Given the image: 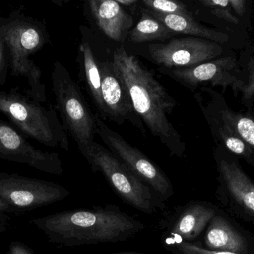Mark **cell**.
Wrapping results in <instances>:
<instances>
[{"instance_id": "obj_15", "label": "cell", "mask_w": 254, "mask_h": 254, "mask_svg": "<svg viewBox=\"0 0 254 254\" xmlns=\"http://www.w3.org/2000/svg\"><path fill=\"white\" fill-rule=\"evenodd\" d=\"M205 249L219 252L248 254L246 239L236 231L228 221L220 216H215L210 221L204 236Z\"/></svg>"}, {"instance_id": "obj_31", "label": "cell", "mask_w": 254, "mask_h": 254, "mask_svg": "<svg viewBox=\"0 0 254 254\" xmlns=\"http://www.w3.org/2000/svg\"><path fill=\"white\" fill-rule=\"evenodd\" d=\"M119 4L125 7H131L139 2L138 0H116Z\"/></svg>"}, {"instance_id": "obj_8", "label": "cell", "mask_w": 254, "mask_h": 254, "mask_svg": "<svg viewBox=\"0 0 254 254\" xmlns=\"http://www.w3.org/2000/svg\"><path fill=\"white\" fill-rule=\"evenodd\" d=\"M70 192L53 182L0 173V197L18 214L63 201Z\"/></svg>"}, {"instance_id": "obj_13", "label": "cell", "mask_w": 254, "mask_h": 254, "mask_svg": "<svg viewBox=\"0 0 254 254\" xmlns=\"http://www.w3.org/2000/svg\"><path fill=\"white\" fill-rule=\"evenodd\" d=\"M101 79V94L107 119L122 125H132L145 134L144 124L134 110L126 85L118 73L113 61H98Z\"/></svg>"}, {"instance_id": "obj_3", "label": "cell", "mask_w": 254, "mask_h": 254, "mask_svg": "<svg viewBox=\"0 0 254 254\" xmlns=\"http://www.w3.org/2000/svg\"><path fill=\"white\" fill-rule=\"evenodd\" d=\"M1 32L10 52V74L27 79L29 89L23 91L25 95L38 102H46L41 70L29 58L50 40L46 24L20 10H13L7 17H3Z\"/></svg>"}, {"instance_id": "obj_24", "label": "cell", "mask_w": 254, "mask_h": 254, "mask_svg": "<svg viewBox=\"0 0 254 254\" xmlns=\"http://www.w3.org/2000/svg\"><path fill=\"white\" fill-rule=\"evenodd\" d=\"M163 246L171 254H239L232 252L210 250L197 243H180Z\"/></svg>"}, {"instance_id": "obj_32", "label": "cell", "mask_w": 254, "mask_h": 254, "mask_svg": "<svg viewBox=\"0 0 254 254\" xmlns=\"http://www.w3.org/2000/svg\"><path fill=\"white\" fill-rule=\"evenodd\" d=\"M110 254H149L146 253H140V252H117V253H113Z\"/></svg>"}, {"instance_id": "obj_11", "label": "cell", "mask_w": 254, "mask_h": 254, "mask_svg": "<svg viewBox=\"0 0 254 254\" xmlns=\"http://www.w3.org/2000/svg\"><path fill=\"white\" fill-rule=\"evenodd\" d=\"M160 70L192 90L200 85L208 83L224 89L231 87L237 94L244 82L239 76L237 60L233 56L218 58L188 68H161Z\"/></svg>"}, {"instance_id": "obj_26", "label": "cell", "mask_w": 254, "mask_h": 254, "mask_svg": "<svg viewBox=\"0 0 254 254\" xmlns=\"http://www.w3.org/2000/svg\"><path fill=\"white\" fill-rule=\"evenodd\" d=\"M3 16L0 12V86L5 85L10 69V52L5 39L1 32Z\"/></svg>"}, {"instance_id": "obj_1", "label": "cell", "mask_w": 254, "mask_h": 254, "mask_svg": "<svg viewBox=\"0 0 254 254\" xmlns=\"http://www.w3.org/2000/svg\"><path fill=\"white\" fill-rule=\"evenodd\" d=\"M29 222L44 233L49 243L68 248L123 243L146 228L115 204L64 210Z\"/></svg>"}, {"instance_id": "obj_30", "label": "cell", "mask_w": 254, "mask_h": 254, "mask_svg": "<svg viewBox=\"0 0 254 254\" xmlns=\"http://www.w3.org/2000/svg\"><path fill=\"white\" fill-rule=\"evenodd\" d=\"M0 213L7 214H18L17 212L11 206L9 205L4 200L0 197Z\"/></svg>"}, {"instance_id": "obj_25", "label": "cell", "mask_w": 254, "mask_h": 254, "mask_svg": "<svg viewBox=\"0 0 254 254\" xmlns=\"http://www.w3.org/2000/svg\"><path fill=\"white\" fill-rule=\"evenodd\" d=\"M248 78L244 81L240 92L242 94V103L248 109L252 108L254 101V58L251 57L247 65Z\"/></svg>"}, {"instance_id": "obj_7", "label": "cell", "mask_w": 254, "mask_h": 254, "mask_svg": "<svg viewBox=\"0 0 254 254\" xmlns=\"http://www.w3.org/2000/svg\"><path fill=\"white\" fill-rule=\"evenodd\" d=\"M96 134L109 150L127 166L134 176L151 188L163 201L174 195L171 180L158 164L149 159L141 151L127 142L96 115Z\"/></svg>"}, {"instance_id": "obj_23", "label": "cell", "mask_w": 254, "mask_h": 254, "mask_svg": "<svg viewBox=\"0 0 254 254\" xmlns=\"http://www.w3.org/2000/svg\"><path fill=\"white\" fill-rule=\"evenodd\" d=\"M200 3L210 9V13L216 17L231 23H239L238 18L233 13L230 0H202Z\"/></svg>"}, {"instance_id": "obj_28", "label": "cell", "mask_w": 254, "mask_h": 254, "mask_svg": "<svg viewBox=\"0 0 254 254\" xmlns=\"http://www.w3.org/2000/svg\"><path fill=\"white\" fill-rule=\"evenodd\" d=\"M231 9L238 16H242L246 13V0H230Z\"/></svg>"}, {"instance_id": "obj_29", "label": "cell", "mask_w": 254, "mask_h": 254, "mask_svg": "<svg viewBox=\"0 0 254 254\" xmlns=\"http://www.w3.org/2000/svg\"><path fill=\"white\" fill-rule=\"evenodd\" d=\"M10 218V214L0 213V235L7 231Z\"/></svg>"}, {"instance_id": "obj_19", "label": "cell", "mask_w": 254, "mask_h": 254, "mask_svg": "<svg viewBox=\"0 0 254 254\" xmlns=\"http://www.w3.org/2000/svg\"><path fill=\"white\" fill-rule=\"evenodd\" d=\"M174 35L175 33L155 19L144 7L141 8L140 21L129 32L130 40L134 43L165 40Z\"/></svg>"}, {"instance_id": "obj_22", "label": "cell", "mask_w": 254, "mask_h": 254, "mask_svg": "<svg viewBox=\"0 0 254 254\" xmlns=\"http://www.w3.org/2000/svg\"><path fill=\"white\" fill-rule=\"evenodd\" d=\"M217 125L219 137L231 152L246 158L252 155L253 152L252 148L231 127L222 122Z\"/></svg>"}, {"instance_id": "obj_4", "label": "cell", "mask_w": 254, "mask_h": 254, "mask_svg": "<svg viewBox=\"0 0 254 254\" xmlns=\"http://www.w3.org/2000/svg\"><path fill=\"white\" fill-rule=\"evenodd\" d=\"M0 112L21 133L48 147L68 152L69 140L56 110L22 94L17 87L0 92Z\"/></svg>"}, {"instance_id": "obj_12", "label": "cell", "mask_w": 254, "mask_h": 254, "mask_svg": "<svg viewBox=\"0 0 254 254\" xmlns=\"http://www.w3.org/2000/svg\"><path fill=\"white\" fill-rule=\"evenodd\" d=\"M0 159L27 164L39 171L54 175L64 173L62 161L57 152L36 149L26 137L9 122L0 119Z\"/></svg>"}, {"instance_id": "obj_18", "label": "cell", "mask_w": 254, "mask_h": 254, "mask_svg": "<svg viewBox=\"0 0 254 254\" xmlns=\"http://www.w3.org/2000/svg\"><path fill=\"white\" fill-rule=\"evenodd\" d=\"M83 62V73L89 93L96 106L99 116L104 120L107 119L102 94H101V79L98 61L94 55L93 50L87 42H83L79 47Z\"/></svg>"}, {"instance_id": "obj_2", "label": "cell", "mask_w": 254, "mask_h": 254, "mask_svg": "<svg viewBox=\"0 0 254 254\" xmlns=\"http://www.w3.org/2000/svg\"><path fill=\"white\" fill-rule=\"evenodd\" d=\"M126 85L133 107L151 134L168 149L170 156L182 158L186 144L170 121L176 101L148 70L125 47L113 52V60Z\"/></svg>"}, {"instance_id": "obj_21", "label": "cell", "mask_w": 254, "mask_h": 254, "mask_svg": "<svg viewBox=\"0 0 254 254\" xmlns=\"http://www.w3.org/2000/svg\"><path fill=\"white\" fill-rule=\"evenodd\" d=\"M143 7L149 11L164 15H180L193 17L188 6L179 1L170 0H142Z\"/></svg>"}, {"instance_id": "obj_17", "label": "cell", "mask_w": 254, "mask_h": 254, "mask_svg": "<svg viewBox=\"0 0 254 254\" xmlns=\"http://www.w3.org/2000/svg\"><path fill=\"white\" fill-rule=\"evenodd\" d=\"M148 11L155 19L164 24L176 34L193 36L194 37L211 40L219 44L225 43L229 40V37L225 33L204 26L195 21L194 17L180 15L160 14L149 10Z\"/></svg>"}, {"instance_id": "obj_5", "label": "cell", "mask_w": 254, "mask_h": 254, "mask_svg": "<svg viewBox=\"0 0 254 254\" xmlns=\"http://www.w3.org/2000/svg\"><path fill=\"white\" fill-rule=\"evenodd\" d=\"M81 154L92 171L101 173L115 194L125 204L147 215L167 211L165 202L109 149L94 142Z\"/></svg>"}, {"instance_id": "obj_6", "label": "cell", "mask_w": 254, "mask_h": 254, "mask_svg": "<svg viewBox=\"0 0 254 254\" xmlns=\"http://www.w3.org/2000/svg\"><path fill=\"white\" fill-rule=\"evenodd\" d=\"M52 83L55 107L59 112L63 126L83 153L95 142L96 115L91 111L78 85L60 61L54 63Z\"/></svg>"}, {"instance_id": "obj_14", "label": "cell", "mask_w": 254, "mask_h": 254, "mask_svg": "<svg viewBox=\"0 0 254 254\" xmlns=\"http://www.w3.org/2000/svg\"><path fill=\"white\" fill-rule=\"evenodd\" d=\"M88 3L102 32L111 40L123 43L133 25L132 16L116 0H90Z\"/></svg>"}, {"instance_id": "obj_10", "label": "cell", "mask_w": 254, "mask_h": 254, "mask_svg": "<svg viewBox=\"0 0 254 254\" xmlns=\"http://www.w3.org/2000/svg\"><path fill=\"white\" fill-rule=\"evenodd\" d=\"M215 215L211 207L192 201L167 210L158 223L163 246L192 243L208 226Z\"/></svg>"}, {"instance_id": "obj_27", "label": "cell", "mask_w": 254, "mask_h": 254, "mask_svg": "<svg viewBox=\"0 0 254 254\" xmlns=\"http://www.w3.org/2000/svg\"><path fill=\"white\" fill-rule=\"evenodd\" d=\"M7 254H36L31 248L21 242H11L9 245Z\"/></svg>"}, {"instance_id": "obj_16", "label": "cell", "mask_w": 254, "mask_h": 254, "mask_svg": "<svg viewBox=\"0 0 254 254\" xmlns=\"http://www.w3.org/2000/svg\"><path fill=\"white\" fill-rule=\"evenodd\" d=\"M219 169L231 195L254 215V184L252 180L235 163L222 160Z\"/></svg>"}, {"instance_id": "obj_9", "label": "cell", "mask_w": 254, "mask_h": 254, "mask_svg": "<svg viewBox=\"0 0 254 254\" xmlns=\"http://www.w3.org/2000/svg\"><path fill=\"white\" fill-rule=\"evenodd\" d=\"M151 59L161 68L195 67L219 58L223 48L219 43L199 37L174 38L167 43L148 46Z\"/></svg>"}, {"instance_id": "obj_20", "label": "cell", "mask_w": 254, "mask_h": 254, "mask_svg": "<svg viewBox=\"0 0 254 254\" xmlns=\"http://www.w3.org/2000/svg\"><path fill=\"white\" fill-rule=\"evenodd\" d=\"M221 120L231 127L252 149H254V121L239 113L230 110H222Z\"/></svg>"}]
</instances>
